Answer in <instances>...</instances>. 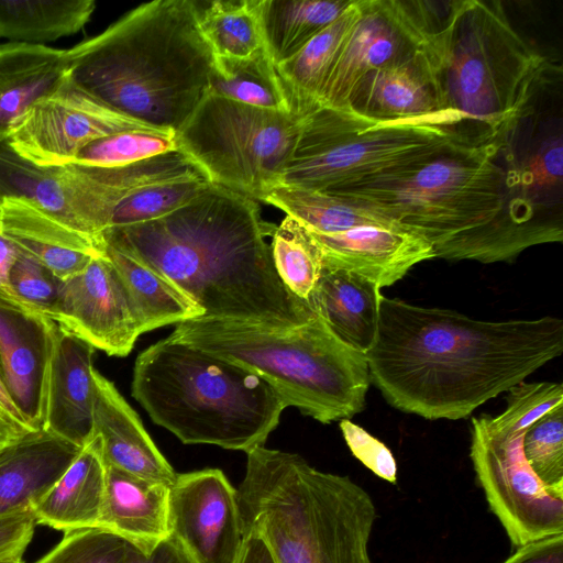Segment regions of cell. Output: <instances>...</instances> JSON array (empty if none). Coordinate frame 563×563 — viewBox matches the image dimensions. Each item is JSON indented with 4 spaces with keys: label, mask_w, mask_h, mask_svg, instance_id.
<instances>
[{
    "label": "cell",
    "mask_w": 563,
    "mask_h": 563,
    "mask_svg": "<svg viewBox=\"0 0 563 563\" xmlns=\"http://www.w3.org/2000/svg\"><path fill=\"white\" fill-rule=\"evenodd\" d=\"M563 352V320L486 321L398 298L379 299L365 353L371 383L394 408L459 420Z\"/></svg>",
    "instance_id": "cell-1"
},
{
    "label": "cell",
    "mask_w": 563,
    "mask_h": 563,
    "mask_svg": "<svg viewBox=\"0 0 563 563\" xmlns=\"http://www.w3.org/2000/svg\"><path fill=\"white\" fill-rule=\"evenodd\" d=\"M257 202L210 184L172 212L101 234L199 306L203 316L290 329L317 314L280 280Z\"/></svg>",
    "instance_id": "cell-2"
},
{
    "label": "cell",
    "mask_w": 563,
    "mask_h": 563,
    "mask_svg": "<svg viewBox=\"0 0 563 563\" xmlns=\"http://www.w3.org/2000/svg\"><path fill=\"white\" fill-rule=\"evenodd\" d=\"M406 227L435 257L509 262L554 243L550 224L527 200L516 152L507 142L453 147L355 186L327 191Z\"/></svg>",
    "instance_id": "cell-3"
},
{
    "label": "cell",
    "mask_w": 563,
    "mask_h": 563,
    "mask_svg": "<svg viewBox=\"0 0 563 563\" xmlns=\"http://www.w3.org/2000/svg\"><path fill=\"white\" fill-rule=\"evenodd\" d=\"M69 78L112 110L177 132L209 90L212 52L195 0H155L67 49Z\"/></svg>",
    "instance_id": "cell-4"
},
{
    "label": "cell",
    "mask_w": 563,
    "mask_h": 563,
    "mask_svg": "<svg viewBox=\"0 0 563 563\" xmlns=\"http://www.w3.org/2000/svg\"><path fill=\"white\" fill-rule=\"evenodd\" d=\"M446 4L426 45L441 113L464 147L507 142L533 113L548 60L514 27L499 1Z\"/></svg>",
    "instance_id": "cell-5"
},
{
    "label": "cell",
    "mask_w": 563,
    "mask_h": 563,
    "mask_svg": "<svg viewBox=\"0 0 563 563\" xmlns=\"http://www.w3.org/2000/svg\"><path fill=\"white\" fill-rule=\"evenodd\" d=\"M246 456L236 488L242 532L258 534L275 563H372L377 511L362 486L296 453L262 445Z\"/></svg>",
    "instance_id": "cell-6"
},
{
    "label": "cell",
    "mask_w": 563,
    "mask_h": 563,
    "mask_svg": "<svg viewBox=\"0 0 563 563\" xmlns=\"http://www.w3.org/2000/svg\"><path fill=\"white\" fill-rule=\"evenodd\" d=\"M131 394L183 443L245 453L265 444L287 408L256 372L169 336L139 354Z\"/></svg>",
    "instance_id": "cell-7"
},
{
    "label": "cell",
    "mask_w": 563,
    "mask_h": 563,
    "mask_svg": "<svg viewBox=\"0 0 563 563\" xmlns=\"http://www.w3.org/2000/svg\"><path fill=\"white\" fill-rule=\"evenodd\" d=\"M169 338L256 372L287 407L321 423L364 409L371 384L366 354L338 339L318 314L290 329L197 317L178 323Z\"/></svg>",
    "instance_id": "cell-8"
},
{
    "label": "cell",
    "mask_w": 563,
    "mask_h": 563,
    "mask_svg": "<svg viewBox=\"0 0 563 563\" xmlns=\"http://www.w3.org/2000/svg\"><path fill=\"white\" fill-rule=\"evenodd\" d=\"M460 145L429 121H385L320 107L301 123L278 185L345 189Z\"/></svg>",
    "instance_id": "cell-9"
},
{
    "label": "cell",
    "mask_w": 563,
    "mask_h": 563,
    "mask_svg": "<svg viewBox=\"0 0 563 563\" xmlns=\"http://www.w3.org/2000/svg\"><path fill=\"white\" fill-rule=\"evenodd\" d=\"M303 119L207 93L175 139L210 184L263 201L279 184Z\"/></svg>",
    "instance_id": "cell-10"
},
{
    "label": "cell",
    "mask_w": 563,
    "mask_h": 563,
    "mask_svg": "<svg viewBox=\"0 0 563 563\" xmlns=\"http://www.w3.org/2000/svg\"><path fill=\"white\" fill-rule=\"evenodd\" d=\"M525 433L497 434L485 415L471 420L470 456L477 483L514 548L563 534V495L549 489L529 466Z\"/></svg>",
    "instance_id": "cell-11"
},
{
    "label": "cell",
    "mask_w": 563,
    "mask_h": 563,
    "mask_svg": "<svg viewBox=\"0 0 563 563\" xmlns=\"http://www.w3.org/2000/svg\"><path fill=\"white\" fill-rule=\"evenodd\" d=\"M427 1L358 0L360 14L320 93V107L344 108L369 73L413 56L440 18Z\"/></svg>",
    "instance_id": "cell-12"
},
{
    "label": "cell",
    "mask_w": 563,
    "mask_h": 563,
    "mask_svg": "<svg viewBox=\"0 0 563 563\" xmlns=\"http://www.w3.org/2000/svg\"><path fill=\"white\" fill-rule=\"evenodd\" d=\"M132 130L165 131L112 110L68 76L57 90L25 112L7 144L18 156L36 166H63L70 164L89 143Z\"/></svg>",
    "instance_id": "cell-13"
},
{
    "label": "cell",
    "mask_w": 563,
    "mask_h": 563,
    "mask_svg": "<svg viewBox=\"0 0 563 563\" xmlns=\"http://www.w3.org/2000/svg\"><path fill=\"white\" fill-rule=\"evenodd\" d=\"M168 525L194 563H238L244 538L236 488L221 470L177 474Z\"/></svg>",
    "instance_id": "cell-14"
},
{
    "label": "cell",
    "mask_w": 563,
    "mask_h": 563,
    "mask_svg": "<svg viewBox=\"0 0 563 563\" xmlns=\"http://www.w3.org/2000/svg\"><path fill=\"white\" fill-rule=\"evenodd\" d=\"M49 319L110 356L130 354L142 334L126 290L104 254L62 282Z\"/></svg>",
    "instance_id": "cell-15"
},
{
    "label": "cell",
    "mask_w": 563,
    "mask_h": 563,
    "mask_svg": "<svg viewBox=\"0 0 563 563\" xmlns=\"http://www.w3.org/2000/svg\"><path fill=\"white\" fill-rule=\"evenodd\" d=\"M0 195L29 200L102 244L106 216L97 170L73 164L42 167L0 144Z\"/></svg>",
    "instance_id": "cell-16"
},
{
    "label": "cell",
    "mask_w": 563,
    "mask_h": 563,
    "mask_svg": "<svg viewBox=\"0 0 563 563\" xmlns=\"http://www.w3.org/2000/svg\"><path fill=\"white\" fill-rule=\"evenodd\" d=\"M53 324L0 290V377L31 430L44 426Z\"/></svg>",
    "instance_id": "cell-17"
},
{
    "label": "cell",
    "mask_w": 563,
    "mask_h": 563,
    "mask_svg": "<svg viewBox=\"0 0 563 563\" xmlns=\"http://www.w3.org/2000/svg\"><path fill=\"white\" fill-rule=\"evenodd\" d=\"M311 233L322 251L323 265L356 273L379 288L391 286L418 263L435 257L428 240L400 224Z\"/></svg>",
    "instance_id": "cell-18"
},
{
    "label": "cell",
    "mask_w": 563,
    "mask_h": 563,
    "mask_svg": "<svg viewBox=\"0 0 563 563\" xmlns=\"http://www.w3.org/2000/svg\"><path fill=\"white\" fill-rule=\"evenodd\" d=\"M95 351L54 322L42 429L79 446L92 437Z\"/></svg>",
    "instance_id": "cell-19"
},
{
    "label": "cell",
    "mask_w": 563,
    "mask_h": 563,
    "mask_svg": "<svg viewBox=\"0 0 563 563\" xmlns=\"http://www.w3.org/2000/svg\"><path fill=\"white\" fill-rule=\"evenodd\" d=\"M346 107L377 120L433 122L451 133L440 110L426 46L406 60L367 74L354 88Z\"/></svg>",
    "instance_id": "cell-20"
},
{
    "label": "cell",
    "mask_w": 563,
    "mask_h": 563,
    "mask_svg": "<svg viewBox=\"0 0 563 563\" xmlns=\"http://www.w3.org/2000/svg\"><path fill=\"white\" fill-rule=\"evenodd\" d=\"M92 434L99 437L107 466L172 485L177 473L159 452L139 415L117 387L92 371Z\"/></svg>",
    "instance_id": "cell-21"
},
{
    "label": "cell",
    "mask_w": 563,
    "mask_h": 563,
    "mask_svg": "<svg viewBox=\"0 0 563 563\" xmlns=\"http://www.w3.org/2000/svg\"><path fill=\"white\" fill-rule=\"evenodd\" d=\"M81 448L44 429L22 433L3 445L0 520L32 512Z\"/></svg>",
    "instance_id": "cell-22"
},
{
    "label": "cell",
    "mask_w": 563,
    "mask_h": 563,
    "mask_svg": "<svg viewBox=\"0 0 563 563\" xmlns=\"http://www.w3.org/2000/svg\"><path fill=\"white\" fill-rule=\"evenodd\" d=\"M0 234L62 282L79 274L92 258L103 254V244L21 197L2 198Z\"/></svg>",
    "instance_id": "cell-23"
},
{
    "label": "cell",
    "mask_w": 563,
    "mask_h": 563,
    "mask_svg": "<svg viewBox=\"0 0 563 563\" xmlns=\"http://www.w3.org/2000/svg\"><path fill=\"white\" fill-rule=\"evenodd\" d=\"M169 487L107 466L100 528L120 536L144 553L152 552L169 537Z\"/></svg>",
    "instance_id": "cell-24"
},
{
    "label": "cell",
    "mask_w": 563,
    "mask_h": 563,
    "mask_svg": "<svg viewBox=\"0 0 563 563\" xmlns=\"http://www.w3.org/2000/svg\"><path fill=\"white\" fill-rule=\"evenodd\" d=\"M69 76L67 49L25 43L0 44V144L38 100Z\"/></svg>",
    "instance_id": "cell-25"
},
{
    "label": "cell",
    "mask_w": 563,
    "mask_h": 563,
    "mask_svg": "<svg viewBox=\"0 0 563 563\" xmlns=\"http://www.w3.org/2000/svg\"><path fill=\"white\" fill-rule=\"evenodd\" d=\"M107 466L98 435L81 448L45 496L33 508L36 525L64 533L100 528Z\"/></svg>",
    "instance_id": "cell-26"
},
{
    "label": "cell",
    "mask_w": 563,
    "mask_h": 563,
    "mask_svg": "<svg viewBox=\"0 0 563 563\" xmlns=\"http://www.w3.org/2000/svg\"><path fill=\"white\" fill-rule=\"evenodd\" d=\"M380 296L367 278L323 265L311 309L338 339L366 353L376 336Z\"/></svg>",
    "instance_id": "cell-27"
},
{
    "label": "cell",
    "mask_w": 563,
    "mask_h": 563,
    "mask_svg": "<svg viewBox=\"0 0 563 563\" xmlns=\"http://www.w3.org/2000/svg\"><path fill=\"white\" fill-rule=\"evenodd\" d=\"M358 14V0H353L335 21L276 66L294 114L306 118L320 108L323 85Z\"/></svg>",
    "instance_id": "cell-28"
},
{
    "label": "cell",
    "mask_w": 563,
    "mask_h": 563,
    "mask_svg": "<svg viewBox=\"0 0 563 563\" xmlns=\"http://www.w3.org/2000/svg\"><path fill=\"white\" fill-rule=\"evenodd\" d=\"M103 254L126 290L141 333L203 316L199 306L151 268L106 244Z\"/></svg>",
    "instance_id": "cell-29"
},
{
    "label": "cell",
    "mask_w": 563,
    "mask_h": 563,
    "mask_svg": "<svg viewBox=\"0 0 563 563\" xmlns=\"http://www.w3.org/2000/svg\"><path fill=\"white\" fill-rule=\"evenodd\" d=\"M353 0H261L264 45L277 66L335 21Z\"/></svg>",
    "instance_id": "cell-30"
},
{
    "label": "cell",
    "mask_w": 563,
    "mask_h": 563,
    "mask_svg": "<svg viewBox=\"0 0 563 563\" xmlns=\"http://www.w3.org/2000/svg\"><path fill=\"white\" fill-rule=\"evenodd\" d=\"M95 9L93 0H0V38L45 45L78 33Z\"/></svg>",
    "instance_id": "cell-31"
},
{
    "label": "cell",
    "mask_w": 563,
    "mask_h": 563,
    "mask_svg": "<svg viewBox=\"0 0 563 563\" xmlns=\"http://www.w3.org/2000/svg\"><path fill=\"white\" fill-rule=\"evenodd\" d=\"M300 222L309 231L334 234L360 225L398 224L345 197L294 186L277 185L263 199Z\"/></svg>",
    "instance_id": "cell-32"
},
{
    "label": "cell",
    "mask_w": 563,
    "mask_h": 563,
    "mask_svg": "<svg viewBox=\"0 0 563 563\" xmlns=\"http://www.w3.org/2000/svg\"><path fill=\"white\" fill-rule=\"evenodd\" d=\"M198 24L213 58L245 60L264 48L261 0L197 1Z\"/></svg>",
    "instance_id": "cell-33"
},
{
    "label": "cell",
    "mask_w": 563,
    "mask_h": 563,
    "mask_svg": "<svg viewBox=\"0 0 563 563\" xmlns=\"http://www.w3.org/2000/svg\"><path fill=\"white\" fill-rule=\"evenodd\" d=\"M208 93L255 108L292 113L276 65L265 46L245 60L213 58Z\"/></svg>",
    "instance_id": "cell-34"
},
{
    "label": "cell",
    "mask_w": 563,
    "mask_h": 563,
    "mask_svg": "<svg viewBox=\"0 0 563 563\" xmlns=\"http://www.w3.org/2000/svg\"><path fill=\"white\" fill-rule=\"evenodd\" d=\"M271 251L283 284L311 308L323 268L322 251L312 233L286 216L272 235Z\"/></svg>",
    "instance_id": "cell-35"
},
{
    "label": "cell",
    "mask_w": 563,
    "mask_h": 563,
    "mask_svg": "<svg viewBox=\"0 0 563 563\" xmlns=\"http://www.w3.org/2000/svg\"><path fill=\"white\" fill-rule=\"evenodd\" d=\"M175 150H177V143L174 132L132 130L89 143L70 164L80 167L113 168Z\"/></svg>",
    "instance_id": "cell-36"
},
{
    "label": "cell",
    "mask_w": 563,
    "mask_h": 563,
    "mask_svg": "<svg viewBox=\"0 0 563 563\" xmlns=\"http://www.w3.org/2000/svg\"><path fill=\"white\" fill-rule=\"evenodd\" d=\"M507 391L505 410L495 417L485 415L488 428L497 434L527 431L552 409L563 406V386L560 383L522 380Z\"/></svg>",
    "instance_id": "cell-37"
},
{
    "label": "cell",
    "mask_w": 563,
    "mask_h": 563,
    "mask_svg": "<svg viewBox=\"0 0 563 563\" xmlns=\"http://www.w3.org/2000/svg\"><path fill=\"white\" fill-rule=\"evenodd\" d=\"M522 449L538 478L552 492L563 495V406L527 429Z\"/></svg>",
    "instance_id": "cell-38"
},
{
    "label": "cell",
    "mask_w": 563,
    "mask_h": 563,
    "mask_svg": "<svg viewBox=\"0 0 563 563\" xmlns=\"http://www.w3.org/2000/svg\"><path fill=\"white\" fill-rule=\"evenodd\" d=\"M130 545L106 529L75 530L35 563H126Z\"/></svg>",
    "instance_id": "cell-39"
},
{
    "label": "cell",
    "mask_w": 563,
    "mask_h": 563,
    "mask_svg": "<svg viewBox=\"0 0 563 563\" xmlns=\"http://www.w3.org/2000/svg\"><path fill=\"white\" fill-rule=\"evenodd\" d=\"M62 280L48 268L19 250L10 274L11 292L16 299L49 319Z\"/></svg>",
    "instance_id": "cell-40"
},
{
    "label": "cell",
    "mask_w": 563,
    "mask_h": 563,
    "mask_svg": "<svg viewBox=\"0 0 563 563\" xmlns=\"http://www.w3.org/2000/svg\"><path fill=\"white\" fill-rule=\"evenodd\" d=\"M340 429L352 454L376 476L397 483V462L391 451L350 419L340 421Z\"/></svg>",
    "instance_id": "cell-41"
},
{
    "label": "cell",
    "mask_w": 563,
    "mask_h": 563,
    "mask_svg": "<svg viewBox=\"0 0 563 563\" xmlns=\"http://www.w3.org/2000/svg\"><path fill=\"white\" fill-rule=\"evenodd\" d=\"M32 512L0 520V563L21 560L35 530Z\"/></svg>",
    "instance_id": "cell-42"
},
{
    "label": "cell",
    "mask_w": 563,
    "mask_h": 563,
    "mask_svg": "<svg viewBox=\"0 0 563 563\" xmlns=\"http://www.w3.org/2000/svg\"><path fill=\"white\" fill-rule=\"evenodd\" d=\"M503 563H563V534L520 545Z\"/></svg>",
    "instance_id": "cell-43"
},
{
    "label": "cell",
    "mask_w": 563,
    "mask_h": 563,
    "mask_svg": "<svg viewBox=\"0 0 563 563\" xmlns=\"http://www.w3.org/2000/svg\"><path fill=\"white\" fill-rule=\"evenodd\" d=\"M126 563H194L181 544L172 536L159 542L150 553L131 543Z\"/></svg>",
    "instance_id": "cell-44"
},
{
    "label": "cell",
    "mask_w": 563,
    "mask_h": 563,
    "mask_svg": "<svg viewBox=\"0 0 563 563\" xmlns=\"http://www.w3.org/2000/svg\"><path fill=\"white\" fill-rule=\"evenodd\" d=\"M243 538L238 563H275L266 543L258 534L246 532Z\"/></svg>",
    "instance_id": "cell-45"
},
{
    "label": "cell",
    "mask_w": 563,
    "mask_h": 563,
    "mask_svg": "<svg viewBox=\"0 0 563 563\" xmlns=\"http://www.w3.org/2000/svg\"><path fill=\"white\" fill-rule=\"evenodd\" d=\"M18 256V247L0 234V290L9 295H12L10 274Z\"/></svg>",
    "instance_id": "cell-46"
},
{
    "label": "cell",
    "mask_w": 563,
    "mask_h": 563,
    "mask_svg": "<svg viewBox=\"0 0 563 563\" xmlns=\"http://www.w3.org/2000/svg\"><path fill=\"white\" fill-rule=\"evenodd\" d=\"M20 434H22V432L13 427L7 423H0V449Z\"/></svg>",
    "instance_id": "cell-47"
},
{
    "label": "cell",
    "mask_w": 563,
    "mask_h": 563,
    "mask_svg": "<svg viewBox=\"0 0 563 563\" xmlns=\"http://www.w3.org/2000/svg\"><path fill=\"white\" fill-rule=\"evenodd\" d=\"M0 423H7V424H9V426L13 427V426H12V423L9 421V419L7 418V416L4 415V412H3L1 409H0ZM13 428H14V427H13ZM14 429H15V428H14ZM16 430H18V429H16ZM18 431H19V430H18Z\"/></svg>",
    "instance_id": "cell-48"
},
{
    "label": "cell",
    "mask_w": 563,
    "mask_h": 563,
    "mask_svg": "<svg viewBox=\"0 0 563 563\" xmlns=\"http://www.w3.org/2000/svg\"><path fill=\"white\" fill-rule=\"evenodd\" d=\"M2 563H24V561L21 559V560L9 561V562H2Z\"/></svg>",
    "instance_id": "cell-49"
},
{
    "label": "cell",
    "mask_w": 563,
    "mask_h": 563,
    "mask_svg": "<svg viewBox=\"0 0 563 563\" xmlns=\"http://www.w3.org/2000/svg\"><path fill=\"white\" fill-rule=\"evenodd\" d=\"M2 198H3V197L0 195V205H1V202H2Z\"/></svg>",
    "instance_id": "cell-50"
}]
</instances>
